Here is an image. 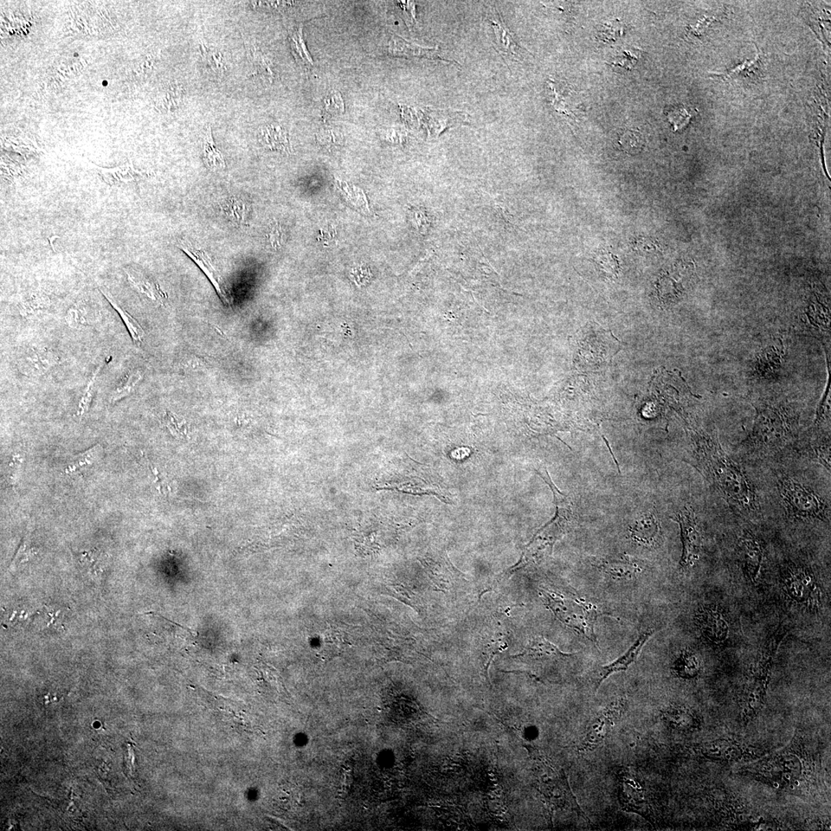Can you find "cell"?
<instances>
[{"instance_id":"cell-1","label":"cell","mask_w":831,"mask_h":831,"mask_svg":"<svg viewBox=\"0 0 831 831\" xmlns=\"http://www.w3.org/2000/svg\"><path fill=\"white\" fill-rule=\"evenodd\" d=\"M695 466L728 505L740 513L759 512L755 488L742 467L721 447L716 434L699 427L689 428Z\"/></svg>"},{"instance_id":"cell-2","label":"cell","mask_w":831,"mask_h":831,"mask_svg":"<svg viewBox=\"0 0 831 831\" xmlns=\"http://www.w3.org/2000/svg\"><path fill=\"white\" fill-rule=\"evenodd\" d=\"M753 427L739 444L740 452L752 457H762L779 452L793 439L797 418L785 403L758 401Z\"/></svg>"},{"instance_id":"cell-3","label":"cell","mask_w":831,"mask_h":831,"mask_svg":"<svg viewBox=\"0 0 831 831\" xmlns=\"http://www.w3.org/2000/svg\"><path fill=\"white\" fill-rule=\"evenodd\" d=\"M779 502L790 518L802 521L828 522L830 502L815 488L795 476L783 474L777 480Z\"/></svg>"},{"instance_id":"cell-4","label":"cell","mask_w":831,"mask_h":831,"mask_svg":"<svg viewBox=\"0 0 831 831\" xmlns=\"http://www.w3.org/2000/svg\"><path fill=\"white\" fill-rule=\"evenodd\" d=\"M540 591L546 604L560 622L597 645L595 626L597 618L604 614L603 612L575 595L566 597L549 589Z\"/></svg>"},{"instance_id":"cell-5","label":"cell","mask_w":831,"mask_h":831,"mask_svg":"<svg viewBox=\"0 0 831 831\" xmlns=\"http://www.w3.org/2000/svg\"><path fill=\"white\" fill-rule=\"evenodd\" d=\"M621 348L611 331L590 323L579 331L575 362L581 370H598L609 364Z\"/></svg>"},{"instance_id":"cell-6","label":"cell","mask_w":831,"mask_h":831,"mask_svg":"<svg viewBox=\"0 0 831 831\" xmlns=\"http://www.w3.org/2000/svg\"><path fill=\"white\" fill-rule=\"evenodd\" d=\"M673 520L680 528L683 546L680 568L687 571L694 568L699 562L703 550V536L698 518L691 508L684 507L676 513Z\"/></svg>"},{"instance_id":"cell-7","label":"cell","mask_w":831,"mask_h":831,"mask_svg":"<svg viewBox=\"0 0 831 831\" xmlns=\"http://www.w3.org/2000/svg\"><path fill=\"white\" fill-rule=\"evenodd\" d=\"M628 700L618 698L612 701L592 718L585 736L579 746V751H592L602 745L609 736L612 728L622 718L628 708Z\"/></svg>"},{"instance_id":"cell-8","label":"cell","mask_w":831,"mask_h":831,"mask_svg":"<svg viewBox=\"0 0 831 831\" xmlns=\"http://www.w3.org/2000/svg\"><path fill=\"white\" fill-rule=\"evenodd\" d=\"M782 585L785 594L798 603L814 602L819 595L813 573L804 566L795 564L786 566Z\"/></svg>"},{"instance_id":"cell-9","label":"cell","mask_w":831,"mask_h":831,"mask_svg":"<svg viewBox=\"0 0 831 831\" xmlns=\"http://www.w3.org/2000/svg\"><path fill=\"white\" fill-rule=\"evenodd\" d=\"M536 472L552 489L557 507L555 517L538 531L544 533V535L556 542L557 540L562 538L564 534L568 531L570 527L573 523V520H575V514L573 512L572 504L566 496L559 491V489L553 484L546 469L536 470Z\"/></svg>"},{"instance_id":"cell-10","label":"cell","mask_w":831,"mask_h":831,"mask_svg":"<svg viewBox=\"0 0 831 831\" xmlns=\"http://www.w3.org/2000/svg\"><path fill=\"white\" fill-rule=\"evenodd\" d=\"M61 363L57 353L47 347L28 346L16 358L18 370L29 377H40Z\"/></svg>"},{"instance_id":"cell-11","label":"cell","mask_w":831,"mask_h":831,"mask_svg":"<svg viewBox=\"0 0 831 831\" xmlns=\"http://www.w3.org/2000/svg\"><path fill=\"white\" fill-rule=\"evenodd\" d=\"M620 801L623 810L647 817L650 808L645 790L639 778L629 768H623L619 774Z\"/></svg>"},{"instance_id":"cell-12","label":"cell","mask_w":831,"mask_h":831,"mask_svg":"<svg viewBox=\"0 0 831 831\" xmlns=\"http://www.w3.org/2000/svg\"><path fill=\"white\" fill-rule=\"evenodd\" d=\"M738 554L742 569L753 584L759 582L764 559V546L761 538L750 531H744L738 540Z\"/></svg>"},{"instance_id":"cell-13","label":"cell","mask_w":831,"mask_h":831,"mask_svg":"<svg viewBox=\"0 0 831 831\" xmlns=\"http://www.w3.org/2000/svg\"><path fill=\"white\" fill-rule=\"evenodd\" d=\"M697 622L701 634L711 643H724L729 637V623L717 608H702L698 613Z\"/></svg>"},{"instance_id":"cell-14","label":"cell","mask_w":831,"mask_h":831,"mask_svg":"<svg viewBox=\"0 0 831 831\" xmlns=\"http://www.w3.org/2000/svg\"><path fill=\"white\" fill-rule=\"evenodd\" d=\"M655 634L654 629H649L641 634L636 642L628 650L626 653L617 658L615 661L612 662L610 665L598 667L594 674V685L595 691H597L601 685L602 683L608 679L609 676L615 673L625 672L628 667L634 663L637 658H639L641 650L645 645L647 641Z\"/></svg>"},{"instance_id":"cell-15","label":"cell","mask_w":831,"mask_h":831,"mask_svg":"<svg viewBox=\"0 0 831 831\" xmlns=\"http://www.w3.org/2000/svg\"><path fill=\"white\" fill-rule=\"evenodd\" d=\"M177 246L186 255H188L190 258L195 261L197 265L202 269V272L208 277L212 285L214 286L217 292L225 304H230V300L229 296L227 291H224L221 276H219L207 251L188 240L179 241Z\"/></svg>"},{"instance_id":"cell-16","label":"cell","mask_w":831,"mask_h":831,"mask_svg":"<svg viewBox=\"0 0 831 831\" xmlns=\"http://www.w3.org/2000/svg\"><path fill=\"white\" fill-rule=\"evenodd\" d=\"M631 537L637 544L656 547L662 542V528L655 513H648L635 520L630 527Z\"/></svg>"},{"instance_id":"cell-17","label":"cell","mask_w":831,"mask_h":831,"mask_svg":"<svg viewBox=\"0 0 831 831\" xmlns=\"http://www.w3.org/2000/svg\"><path fill=\"white\" fill-rule=\"evenodd\" d=\"M595 566L605 575L624 581L635 579L642 571L640 565L627 555L598 559Z\"/></svg>"},{"instance_id":"cell-18","label":"cell","mask_w":831,"mask_h":831,"mask_svg":"<svg viewBox=\"0 0 831 831\" xmlns=\"http://www.w3.org/2000/svg\"><path fill=\"white\" fill-rule=\"evenodd\" d=\"M390 54L395 56L428 58L429 60H436L450 62L442 59L438 54L437 48H424L417 45L410 43L403 38L392 36L389 43Z\"/></svg>"},{"instance_id":"cell-19","label":"cell","mask_w":831,"mask_h":831,"mask_svg":"<svg viewBox=\"0 0 831 831\" xmlns=\"http://www.w3.org/2000/svg\"><path fill=\"white\" fill-rule=\"evenodd\" d=\"M489 21L493 25L495 36L497 38V46L499 52L504 55L518 56L520 54V50L521 48L517 42L515 41L511 31L509 30L504 21H502L500 12L495 10L489 16Z\"/></svg>"},{"instance_id":"cell-20","label":"cell","mask_w":831,"mask_h":831,"mask_svg":"<svg viewBox=\"0 0 831 831\" xmlns=\"http://www.w3.org/2000/svg\"><path fill=\"white\" fill-rule=\"evenodd\" d=\"M78 560L82 572L95 582L100 581L108 568L109 557L98 550L82 552Z\"/></svg>"},{"instance_id":"cell-21","label":"cell","mask_w":831,"mask_h":831,"mask_svg":"<svg viewBox=\"0 0 831 831\" xmlns=\"http://www.w3.org/2000/svg\"><path fill=\"white\" fill-rule=\"evenodd\" d=\"M125 272L127 274L129 282L139 293L144 294L154 302L161 304H164L166 296L161 291L156 282L133 269H127Z\"/></svg>"},{"instance_id":"cell-22","label":"cell","mask_w":831,"mask_h":831,"mask_svg":"<svg viewBox=\"0 0 831 831\" xmlns=\"http://www.w3.org/2000/svg\"><path fill=\"white\" fill-rule=\"evenodd\" d=\"M260 143L269 151L289 152L287 133L277 124L261 127L259 131Z\"/></svg>"},{"instance_id":"cell-23","label":"cell","mask_w":831,"mask_h":831,"mask_svg":"<svg viewBox=\"0 0 831 831\" xmlns=\"http://www.w3.org/2000/svg\"><path fill=\"white\" fill-rule=\"evenodd\" d=\"M203 156L207 168L212 172H221L227 168L223 153L218 149L210 126L206 129L203 137Z\"/></svg>"},{"instance_id":"cell-24","label":"cell","mask_w":831,"mask_h":831,"mask_svg":"<svg viewBox=\"0 0 831 831\" xmlns=\"http://www.w3.org/2000/svg\"><path fill=\"white\" fill-rule=\"evenodd\" d=\"M520 656L534 659H544L569 658L571 654L562 652L553 643L546 640L544 636H537L530 641L524 652Z\"/></svg>"},{"instance_id":"cell-25","label":"cell","mask_w":831,"mask_h":831,"mask_svg":"<svg viewBox=\"0 0 831 831\" xmlns=\"http://www.w3.org/2000/svg\"><path fill=\"white\" fill-rule=\"evenodd\" d=\"M100 291L102 294H104L106 299L109 301V304H111L114 310L120 315V318L126 325L129 333H130L134 343L140 344L143 342L145 337V332L137 320L134 319L132 315L120 305L117 299H115L111 292L107 291V289L100 288Z\"/></svg>"},{"instance_id":"cell-26","label":"cell","mask_w":831,"mask_h":831,"mask_svg":"<svg viewBox=\"0 0 831 831\" xmlns=\"http://www.w3.org/2000/svg\"><path fill=\"white\" fill-rule=\"evenodd\" d=\"M222 209L225 217L234 224L239 227L248 225L250 208L243 198L237 196L228 198Z\"/></svg>"},{"instance_id":"cell-27","label":"cell","mask_w":831,"mask_h":831,"mask_svg":"<svg viewBox=\"0 0 831 831\" xmlns=\"http://www.w3.org/2000/svg\"><path fill=\"white\" fill-rule=\"evenodd\" d=\"M289 40L291 43L293 55L300 65L311 67L314 65L312 57L308 52L304 36H302V25L289 30Z\"/></svg>"},{"instance_id":"cell-28","label":"cell","mask_w":831,"mask_h":831,"mask_svg":"<svg viewBox=\"0 0 831 831\" xmlns=\"http://www.w3.org/2000/svg\"><path fill=\"white\" fill-rule=\"evenodd\" d=\"M50 305L51 300L46 293L34 291L25 296L19 304L18 310L22 317H30L46 311Z\"/></svg>"},{"instance_id":"cell-29","label":"cell","mask_w":831,"mask_h":831,"mask_svg":"<svg viewBox=\"0 0 831 831\" xmlns=\"http://www.w3.org/2000/svg\"><path fill=\"white\" fill-rule=\"evenodd\" d=\"M102 452H104V448L101 444H98L85 452L76 455L69 461L65 470L66 474H76L81 472L82 469L92 466L96 462L100 460Z\"/></svg>"},{"instance_id":"cell-30","label":"cell","mask_w":831,"mask_h":831,"mask_svg":"<svg viewBox=\"0 0 831 831\" xmlns=\"http://www.w3.org/2000/svg\"><path fill=\"white\" fill-rule=\"evenodd\" d=\"M142 379H143V375L140 370L127 373V375L121 379L120 383L111 392V401L115 403L130 396Z\"/></svg>"},{"instance_id":"cell-31","label":"cell","mask_w":831,"mask_h":831,"mask_svg":"<svg viewBox=\"0 0 831 831\" xmlns=\"http://www.w3.org/2000/svg\"><path fill=\"white\" fill-rule=\"evenodd\" d=\"M66 323L74 329H80L92 324L95 318L89 314L86 307L76 304L70 307L65 317Z\"/></svg>"},{"instance_id":"cell-32","label":"cell","mask_w":831,"mask_h":831,"mask_svg":"<svg viewBox=\"0 0 831 831\" xmlns=\"http://www.w3.org/2000/svg\"><path fill=\"white\" fill-rule=\"evenodd\" d=\"M202 54L206 63L216 75L221 76L227 70V60L220 50L203 45Z\"/></svg>"},{"instance_id":"cell-33","label":"cell","mask_w":831,"mask_h":831,"mask_svg":"<svg viewBox=\"0 0 831 831\" xmlns=\"http://www.w3.org/2000/svg\"><path fill=\"white\" fill-rule=\"evenodd\" d=\"M623 34V25L617 19L603 23L600 30H598L599 38L606 43L616 42Z\"/></svg>"},{"instance_id":"cell-34","label":"cell","mask_w":831,"mask_h":831,"mask_svg":"<svg viewBox=\"0 0 831 831\" xmlns=\"http://www.w3.org/2000/svg\"><path fill=\"white\" fill-rule=\"evenodd\" d=\"M109 360H111V359H107V362H105L104 364L98 367V368L96 369V370L94 372L93 375L92 376L91 379H90V381H89V383L87 386L85 392H83V395H82V398L80 399V401L79 403V409H78V411H77V415L81 416V415L85 414L87 413V412L89 410L90 404H91L93 397V392H94V389H95V384L96 382V379H98V375H99L100 370L102 368H104V366L107 363L109 362Z\"/></svg>"},{"instance_id":"cell-35","label":"cell","mask_w":831,"mask_h":831,"mask_svg":"<svg viewBox=\"0 0 831 831\" xmlns=\"http://www.w3.org/2000/svg\"><path fill=\"white\" fill-rule=\"evenodd\" d=\"M619 143L623 151L631 154L639 153L643 145L641 135L631 131L623 133Z\"/></svg>"},{"instance_id":"cell-36","label":"cell","mask_w":831,"mask_h":831,"mask_svg":"<svg viewBox=\"0 0 831 831\" xmlns=\"http://www.w3.org/2000/svg\"><path fill=\"white\" fill-rule=\"evenodd\" d=\"M812 454L816 460L830 473V437L820 441L812 446Z\"/></svg>"},{"instance_id":"cell-37","label":"cell","mask_w":831,"mask_h":831,"mask_svg":"<svg viewBox=\"0 0 831 831\" xmlns=\"http://www.w3.org/2000/svg\"><path fill=\"white\" fill-rule=\"evenodd\" d=\"M485 647L487 654H489L491 660L495 654L500 653L507 647V641L505 634L496 632L489 635L486 634Z\"/></svg>"},{"instance_id":"cell-38","label":"cell","mask_w":831,"mask_h":831,"mask_svg":"<svg viewBox=\"0 0 831 831\" xmlns=\"http://www.w3.org/2000/svg\"><path fill=\"white\" fill-rule=\"evenodd\" d=\"M267 241L269 247L275 250H279L285 243V231L281 225L276 221L269 224L267 234Z\"/></svg>"},{"instance_id":"cell-39","label":"cell","mask_w":831,"mask_h":831,"mask_svg":"<svg viewBox=\"0 0 831 831\" xmlns=\"http://www.w3.org/2000/svg\"><path fill=\"white\" fill-rule=\"evenodd\" d=\"M164 421L166 426L170 431V433L178 438H185L188 436V429L186 425L182 422H179L176 417L170 413H166L164 417Z\"/></svg>"},{"instance_id":"cell-40","label":"cell","mask_w":831,"mask_h":831,"mask_svg":"<svg viewBox=\"0 0 831 831\" xmlns=\"http://www.w3.org/2000/svg\"><path fill=\"white\" fill-rule=\"evenodd\" d=\"M344 111V104L341 96L336 93L328 96L324 101L325 115H333Z\"/></svg>"},{"instance_id":"cell-41","label":"cell","mask_w":831,"mask_h":831,"mask_svg":"<svg viewBox=\"0 0 831 831\" xmlns=\"http://www.w3.org/2000/svg\"><path fill=\"white\" fill-rule=\"evenodd\" d=\"M253 62L256 72L268 76L269 80L273 78L274 73L272 67H270L269 63L261 51L257 49L254 51Z\"/></svg>"},{"instance_id":"cell-42","label":"cell","mask_w":831,"mask_h":831,"mask_svg":"<svg viewBox=\"0 0 831 831\" xmlns=\"http://www.w3.org/2000/svg\"><path fill=\"white\" fill-rule=\"evenodd\" d=\"M147 463H148V467H149V469L151 470V472L154 476V482H155L158 491L160 494H164L170 493L171 487L169 484L168 480H167V479L165 478L164 475L163 474H161L159 472L158 468L157 467L154 466L153 465V463L148 459H147Z\"/></svg>"},{"instance_id":"cell-43","label":"cell","mask_w":831,"mask_h":831,"mask_svg":"<svg viewBox=\"0 0 831 831\" xmlns=\"http://www.w3.org/2000/svg\"><path fill=\"white\" fill-rule=\"evenodd\" d=\"M639 58V55L634 51L625 50L621 55L616 57L615 61L612 64L616 67L630 69L634 67Z\"/></svg>"},{"instance_id":"cell-44","label":"cell","mask_w":831,"mask_h":831,"mask_svg":"<svg viewBox=\"0 0 831 831\" xmlns=\"http://www.w3.org/2000/svg\"><path fill=\"white\" fill-rule=\"evenodd\" d=\"M251 5L256 10H285L293 5L294 2L286 1H263V2H251Z\"/></svg>"},{"instance_id":"cell-45","label":"cell","mask_w":831,"mask_h":831,"mask_svg":"<svg viewBox=\"0 0 831 831\" xmlns=\"http://www.w3.org/2000/svg\"><path fill=\"white\" fill-rule=\"evenodd\" d=\"M46 611H47L46 615L48 617V620H49V623H48L47 626L48 627H49V626L57 627L58 625H59V626H61L62 623H60V619L61 611L55 610L54 609H52V608H49L48 610H46Z\"/></svg>"},{"instance_id":"cell-46","label":"cell","mask_w":831,"mask_h":831,"mask_svg":"<svg viewBox=\"0 0 831 831\" xmlns=\"http://www.w3.org/2000/svg\"><path fill=\"white\" fill-rule=\"evenodd\" d=\"M102 85L104 87L108 86V82L107 80L102 81Z\"/></svg>"},{"instance_id":"cell-47","label":"cell","mask_w":831,"mask_h":831,"mask_svg":"<svg viewBox=\"0 0 831 831\" xmlns=\"http://www.w3.org/2000/svg\"><path fill=\"white\" fill-rule=\"evenodd\" d=\"M739 819H740V821H744V816H743V815H740V816H739Z\"/></svg>"},{"instance_id":"cell-48","label":"cell","mask_w":831,"mask_h":831,"mask_svg":"<svg viewBox=\"0 0 831 831\" xmlns=\"http://www.w3.org/2000/svg\"><path fill=\"white\" fill-rule=\"evenodd\" d=\"M773 785H774V787H775V788H779V784H778V783H777V782H775L774 784H773Z\"/></svg>"},{"instance_id":"cell-49","label":"cell","mask_w":831,"mask_h":831,"mask_svg":"<svg viewBox=\"0 0 831 831\" xmlns=\"http://www.w3.org/2000/svg\"><path fill=\"white\" fill-rule=\"evenodd\" d=\"M726 758H727V760H731V755H726Z\"/></svg>"},{"instance_id":"cell-50","label":"cell","mask_w":831,"mask_h":831,"mask_svg":"<svg viewBox=\"0 0 831 831\" xmlns=\"http://www.w3.org/2000/svg\"><path fill=\"white\" fill-rule=\"evenodd\" d=\"M785 777H786V778H787V779H790V775L789 774L785 775Z\"/></svg>"},{"instance_id":"cell-51","label":"cell","mask_w":831,"mask_h":831,"mask_svg":"<svg viewBox=\"0 0 831 831\" xmlns=\"http://www.w3.org/2000/svg\"><path fill=\"white\" fill-rule=\"evenodd\" d=\"M795 784L796 786H800V782H799L798 781H795Z\"/></svg>"},{"instance_id":"cell-52","label":"cell","mask_w":831,"mask_h":831,"mask_svg":"<svg viewBox=\"0 0 831 831\" xmlns=\"http://www.w3.org/2000/svg\"><path fill=\"white\" fill-rule=\"evenodd\" d=\"M790 788L791 790H795V786H793V785H790Z\"/></svg>"},{"instance_id":"cell-53","label":"cell","mask_w":831,"mask_h":831,"mask_svg":"<svg viewBox=\"0 0 831 831\" xmlns=\"http://www.w3.org/2000/svg\"><path fill=\"white\" fill-rule=\"evenodd\" d=\"M78 56H79V54H76H76H74V56H75V57Z\"/></svg>"},{"instance_id":"cell-54","label":"cell","mask_w":831,"mask_h":831,"mask_svg":"<svg viewBox=\"0 0 831 831\" xmlns=\"http://www.w3.org/2000/svg\"><path fill=\"white\" fill-rule=\"evenodd\" d=\"M765 769H766V770H768V771H771V768H765Z\"/></svg>"},{"instance_id":"cell-55","label":"cell","mask_w":831,"mask_h":831,"mask_svg":"<svg viewBox=\"0 0 831 831\" xmlns=\"http://www.w3.org/2000/svg\"><path fill=\"white\" fill-rule=\"evenodd\" d=\"M731 821L732 822L735 821H734L733 818H731Z\"/></svg>"},{"instance_id":"cell-56","label":"cell","mask_w":831,"mask_h":831,"mask_svg":"<svg viewBox=\"0 0 831 831\" xmlns=\"http://www.w3.org/2000/svg\"><path fill=\"white\" fill-rule=\"evenodd\" d=\"M744 713H747V710H746V709H744Z\"/></svg>"}]
</instances>
